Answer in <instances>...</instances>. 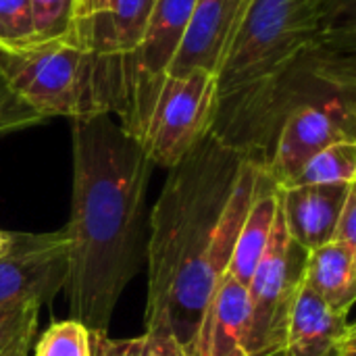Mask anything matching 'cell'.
Returning <instances> with one entry per match:
<instances>
[{
    "mask_svg": "<svg viewBox=\"0 0 356 356\" xmlns=\"http://www.w3.org/2000/svg\"><path fill=\"white\" fill-rule=\"evenodd\" d=\"M336 23H355V0H252L215 77L217 98L269 75Z\"/></svg>",
    "mask_w": 356,
    "mask_h": 356,
    "instance_id": "cell-5",
    "label": "cell"
},
{
    "mask_svg": "<svg viewBox=\"0 0 356 356\" xmlns=\"http://www.w3.org/2000/svg\"><path fill=\"white\" fill-rule=\"evenodd\" d=\"M356 184V142H338L315 154L286 186Z\"/></svg>",
    "mask_w": 356,
    "mask_h": 356,
    "instance_id": "cell-18",
    "label": "cell"
},
{
    "mask_svg": "<svg viewBox=\"0 0 356 356\" xmlns=\"http://www.w3.org/2000/svg\"><path fill=\"white\" fill-rule=\"evenodd\" d=\"M111 4H113V0H77V15H75V19L88 17V15H94V13H100V10H106Z\"/></svg>",
    "mask_w": 356,
    "mask_h": 356,
    "instance_id": "cell-26",
    "label": "cell"
},
{
    "mask_svg": "<svg viewBox=\"0 0 356 356\" xmlns=\"http://www.w3.org/2000/svg\"><path fill=\"white\" fill-rule=\"evenodd\" d=\"M217 106V79L207 71L165 77L142 148L152 165L171 169L211 129Z\"/></svg>",
    "mask_w": 356,
    "mask_h": 356,
    "instance_id": "cell-8",
    "label": "cell"
},
{
    "mask_svg": "<svg viewBox=\"0 0 356 356\" xmlns=\"http://www.w3.org/2000/svg\"><path fill=\"white\" fill-rule=\"evenodd\" d=\"M10 244H13V232H2L0 229V259L8 254Z\"/></svg>",
    "mask_w": 356,
    "mask_h": 356,
    "instance_id": "cell-28",
    "label": "cell"
},
{
    "mask_svg": "<svg viewBox=\"0 0 356 356\" xmlns=\"http://www.w3.org/2000/svg\"><path fill=\"white\" fill-rule=\"evenodd\" d=\"M280 209V186L271 179V175L261 169L257 192L236 238V246L232 252V261L227 267V275L248 286L273 229V221Z\"/></svg>",
    "mask_w": 356,
    "mask_h": 356,
    "instance_id": "cell-16",
    "label": "cell"
},
{
    "mask_svg": "<svg viewBox=\"0 0 356 356\" xmlns=\"http://www.w3.org/2000/svg\"><path fill=\"white\" fill-rule=\"evenodd\" d=\"M252 0H194L179 50L167 71L181 77L207 71L217 77Z\"/></svg>",
    "mask_w": 356,
    "mask_h": 356,
    "instance_id": "cell-10",
    "label": "cell"
},
{
    "mask_svg": "<svg viewBox=\"0 0 356 356\" xmlns=\"http://www.w3.org/2000/svg\"><path fill=\"white\" fill-rule=\"evenodd\" d=\"M319 106L356 121V27L336 23L259 81L217 98L209 134L265 169L286 119Z\"/></svg>",
    "mask_w": 356,
    "mask_h": 356,
    "instance_id": "cell-3",
    "label": "cell"
},
{
    "mask_svg": "<svg viewBox=\"0 0 356 356\" xmlns=\"http://www.w3.org/2000/svg\"><path fill=\"white\" fill-rule=\"evenodd\" d=\"M73 196L67 238L69 319L108 332L115 307L146 261L152 161L106 113L71 119Z\"/></svg>",
    "mask_w": 356,
    "mask_h": 356,
    "instance_id": "cell-2",
    "label": "cell"
},
{
    "mask_svg": "<svg viewBox=\"0 0 356 356\" xmlns=\"http://www.w3.org/2000/svg\"><path fill=\"white\" fill-rule=\"evenodd\" d=\"M309 250L294 242L277 209L267 248L248 282V356H282L290 315L305 282Z\"/></svg>",
    "mask_w": 356,
    "mask_h": 356,
    "instance_id": "cell-6",
    "label": "cell"
},
{
    "mask_svg": "<svg viewBox=\"0 0 356 356\" xmlns=\"http://www.w3.org/2000/svg\"><path fill=\"white\" fill-rule=\"evenodd\" d=\"M8 356H29V348H21V350H17V353H13V355Z\"/></svg>",
    "mask_w": 356,
    "mask_h": 356,
    "instance_id": "cell-29",
    "label": "cell"
},
{
    "mask_svg": "<svg viewBox=\"0 0 356 356\" xmlns=\"http://www.w3.org/2000/svg\"><path fill=\"white\" fill-rule=\"evenodd\" d=\"M338 142H356V121L319 106L300 108L282 125L265 171L286 188L315 154Z\"/></svg>",
    "mask_w": 356,
    "mask_h": 356,
    "instance_id": "cell-11",
    "label": "cell"
},
{
    "mask_svg": "<svg viewBox=\"0 0 356 356\" xmlns=\"http://www.w3.org/2000/svg\"><path fill=\"white\" fill-rule=\"evenodd\" d=\"M35 44L31 2L0 0V50H23Z\"/></svg>",
    "mask_w": 356,
    "mask_h": 356,
    "instance_id": "cell-23",
    "label": "cell"
},
{
    "mask_svg": "<svg viewBox=\"0 0 356 356\" xmlns=\"http://www.w3.org/2000/svg\"><path fill=\"white\" fill-rule=\"evenodd\" d=\"M0 73L10 92L42 119L121 113V58L98 56L71 42L0 50Z\"/></svg>",
    "mask_w": 356,
    "mask_h": 356,
    "instance_id": "cell-4",
    "label": "cell"
},
{
    "mask_svg": "<svg viewBox=\"0 0 356 356\" xmlns=\"http://www.w3.org/2000/svg\"><path fill=\"white\" fill-rule=\"evenodd\" d=\"M67 238L65 232L17 234L6 257L0 259V309L44 307L65 290Z\"/></svg>",
    "mask_w": 356,
    "mask_h": 356,
    "instance_id": "cell-9",
    "label": "cell"
},
{
    "mask_svg": "<svg viewBox=\"0 0 356 356\" xmlns=\"http://www.w3.org/2000/svg\"><path fill=\"white\" fill-rule=\"evenodd\" d=\"M261 167L207 134L169 169L146 240V332L175 336L192 355L200 315L227 273Z\"/></svg>",
    "mask_w": 356,
    "mask_h": 356,
    "instance_id": "cell-1",
    "label": "cell"
},
{
    "mask_svg": "<svg viewBox=\"0 0 356 356\" xmlns=\"http://www.w3.org/2000/svg\"><path fill=\"white\" fill-rule=\"evenodd\" d=\"M305 286L334 311L348 313L356 300V248L327 242L309 250Z\"/></svg>",
    "mask_w": 356,
    "mask_h": 356,
    "instance_id": "cell-17",
    "label": "cell"
},
{
    "mask_svg": "<svg viewBox=\"0 0 356 356\" xmlns=\"http://www.w3.org/2000/svg\"><path fill=\"white\" fill-rule=\"evenodd\" d=\"M35 44L71 42L77 0H29Z\"/></svg>",
    "mask_w": 356,
    "mask_h": 356,
    "instance_id": "cell-20",
    "label": "cell"
},
{
    "mask_svg": "<svg viewBox=\"0 0 356 356\" xmlns=\"http://www.w3.org/2000/svg\"><path fill=\"white\" fill-rule=\"evenodd\" d=\"M355 342H356V330H355V325H353V327H350V332L344 336V340H342L340 348L336 350V355L334 356H356Z\"/></svg>",
    "mask_w": 356,
    "mask_h": 356,
    "instance_id": "cell-27",
    "label": "cell"
},
{
    "mask_svg": "<svg viewBox=\"0 0 356 356\" xmlns=\"http://www.w3.org/2000/svg\"><path fill=\"white\" fill-rule=\"evenodd\" d=\"M355 184L280 188V209L288 236L313 250L332 242L336 221Z\"/></svg>",
    "mask_w": 356,
    "mask_h": 356,
    "instance_id": "cell-13",
    "label": "cell"
},
{
    "mask_svg": "<svg viewBox=\"0 0 356 356\" xmlns=\"http://www.w3.org/2000/svg\"><path fill=\"white\" fill-rule=\"evenodd\" d=\"M40 307L19 305L0 309V356H8L21 348H29L38 327Z\"/></svg>",
    "mask_w": 356,
    "mask_h": 356,
    "instance_id": "cell-22",
    "label": "cell"
},
{
    "mask_svg": "<svg viewBox=\"0 0 356 356\" xmlns=\"http://www.w3.org/2000/svg\"><path fill=\"white\" fill-rule=\"evenodd\" d=\"M92 356H192L171 334L144 332L136 338L113 340L108 332H90Z\"/></svg>",
    "mask_w": 356,
    "mask_h": 356,
    "instance_id": "cell-19",
    "label": "cell"
},
{
    "mask_svg": "<svg viewBox=\"0 0 356 356\" xmlns=\"http://www.w3.org/2000/svg\"><path fill=\"white\" fill-rule=\"evenodd\" d=\"M194 0H156L138 48L121 58L123 104L115 117L140 144L156 96L179 50Z\"/></svg>",
    "mask_w": 356,
    "mask_h": 356,
    "instance_id": "cell-7",
    "label": "cell"
},
{
    "mask_svg": "<svg viewBox=\"0 0 356 356\" xmlns=\"http://www.w3.org/2000/svg\"><path fill=\"white\" fill-rule=\"evenodd\" d=\"M33 356H92L90 330L75 319L56 321L40 336Z\"/></svg>",
    "mask_w": 356,
    "mask_h": 356,
    "instance_id": "cell-21",
    "label": "cell"
},
{
    "mask_svg": "<svg viewBox=\"0 0 356 356\" xmlns=\"http://www.w3.org/2000/svg\"><path fill=\"white\" fill-rule=\"evenodd\" d=\"M44 119L31 111L23 100H19L8 83L4 81L2 73H0V134L6 131H15V129H23L35 123H42Z\"/></svg>",
    "mask_w": 356,
    "mask_h": 356,
    "instance_id": "cell-24",
    "label": "cell"
},
{
    "mask_svg": "<svg viewBox=\"0 0 356 356\" xmlns=\"http://www.w3.org/2000/svg\"><path fill=\"white\" fill-rule=\"evenodd\" d=\"M154 2L113 0L106 10L79 17L73 25L71 44L98 56L123 58L138 48Z\"/></svg>",
    "mask_w": 356,
    "mask_h": 356,
    "instance_id": "cell-14",
    "label": "cell"
},
{
    "mask_svg": "<svg viewBox=\"0 0 356 356\" xmlns=\"http://www.w3.org/2000/svg\"><path fill=\"white\" fill-rule=\"evenodd\" d=\"M350 327L348 313L327 307L302 282L282 356H334Z\"/></svg>",
    "mask_w": 356,
    "mask_h": 356,
    "instance_id": "cell-15",
    "label": "cell"
},
{
    "mask_svg": "<svg viewBox=\"0 0 356 356\" xmlns=\"http://www.w3.org/2000/svg\"><path fill=\"white\" fill-rule=\"evenodd\" d=\"M248 288L225 273L200 315L192 356H248Z\"/></svg>",
    "mask_w": 356,
    "mask_h": 356,
    "instance_id": "cell-12",
    "label": "cell"
},
{
    "mask_svg": "<svg viewBox=\"0 0 356 356\" xmlns=\"http://www.w3.org/2000/svg\"><path fill=\"white\" fill-rule=\"evenodd\" d=\"M332 242H340V244L356 248V184L350 188V192L344 200V207L336 221Z\"/></svg>",
    "mask_w": 356,
    "mask_h": 356,
    "instance_id": "cell-25",
    "label": "cell"
}]
</instances>
